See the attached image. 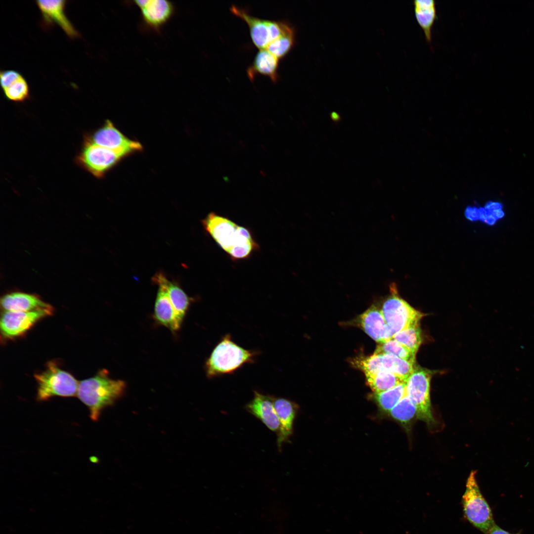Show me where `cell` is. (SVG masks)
I'll list each match as a JSON object with an SVG mask.
<instances>
[{
	"instance_id": "cell-1",
	"label": "cell",
	"mask_w": 534,
	"mask_h": 534,
	"mask_svg": "<svg viewBox=\"0 0 534 534\" xmlns=\"http://www.w3.org/2000/svg\"><path fill=\"white\" fill-rule=\"evenodd\" d=\"M202 223L217 244L234 261L249 258L259 249L249 228L227 217L211 212Z\"/></svg>"
},
{
	"instance_id": "cell-2",
	"label": "cell",
	"mask_w": 534,
	"mask_h": 534,
	"mask_svg": "<svg viewBox=\"0 0 534 534\" xmlns=\"http://www.w3.org/2000/svg\"><path fill=\"white\" fill-rule=\"evenodd\" d=\"M125 382L109 377L105 369L79 383L77 396L89 408L90 419L97 421L102 411L112 405L124 394Z\"/></svg>"
},
{
	"instance_id": "cell-3",
	"label": "cell",
	"mask_w": 534,
	"mask_h": 534,
	"mask_svg": "<svg viewBox=\"0 0 534 534\" xmlns=\"http://www.w3.org/2000/svg\"><path fill=\"white\" fill-rule=\"evenodd\" d=\"M258 352L243 348L235 343L229 334L223 336L205 362L209 378L233 373L246 364L254 362Z\"/></svg>"
},
{
	"instance_id": "cell-4",
	"label": "cell",
	"mask_w": 534,
	"mask_h": 534,
	"mask_svg": "<svg viewBox=\"0 0 534 534\" xmlns=\"http://www.w3.org/2000/svg\"><path fill=\"white\" fill-rule=\"evenodd\" d=\"M37 400L45 401L54 397H72L77 396L79 383L69 372L62 369L53 361L47 362L45 369L36 373Z\"/></svg>"
},
{
	"instance_id": "cell-5",
	"label": "cell",
	"mask_w": 534,
	"mask_h": 534,
	"mask_svg": "<svg viewBox=\"0 0 534 534\" xmlns=\"http://www.w3.org/2000/svg\"><path fill=\"white\" fill-rule=\"evenodd\" d=\"M462 504L467 520L484 534H488L495 524L491 509L478 485L476 471H472L467 478Z\"/></svg>"
},
{
	"instance_id": "cell-6",
	"label": "cell",
	"mask_w": 534,
	"mask_h": 534,
	"mask_svg": "<svg viewBox=\"0 0 534 534\" xmlns=\"http://www.w3.org/2000/svg\"><path fill=\"white\" fill-rule=\"evenodd\" d=\"M230 12L247 24L251 40L259 48L265 49L274 40L293 28L288 22L259 18L251 15L246 9L235 5L229 8Z\"/></svg>"
},
{
	"instance_id": "cell-7",
	"label": "cell",
	"mask_w": 534,
	"mask_h": 534,
	"mask_svg": "<svg viewBox=\"0 0 534 534\" xmlns=\"http://www.w3.org/2000/svg\"><path fill=\"white\" fill-rule=\"evenodd\" d=\"M126 156L123 153L84 142L75 162L93 177L101 178Z\"/></svg>"
},
{
	"instance_id": "cell-8",
	"label": "cell",
	"mask_w": 534,
	"mask_h": 534,
	"mask_svg": "<svg viewBox=\"0 0 534 534\" xmlns=\"http://www.w3.org/2000/svg\"><path fill=\"white\" fill-rule=\"evenodd\" d=\"M431 372L415 367L406 381V395L416 405L417 416L428 424L434 423L431 409L430 387Z\"/></svg>"
},
{
	"instance_id": "cell-9",
	"label": "cell",
	"mask_w": 534,
	"mask_h": 534,
	"mask_svg": "<svg viewBox=\"0 0 534 534\" xmlns=\"http://www.w3.org/2000/svg\"><path fill=\"white\" fill-rule=\"evenodd\" d=\"M391 295L385 301L381 312L386 324L395 334L419 324L424 314L417 311L397 295L392 287Z\"/></svg>"
},
{
	"instance_id": "cell-10",
	"label": "cell",
	"mask_w": 534,
	"mask_h": 534,
	"mask_svg": "<svg viewBox=\"0 0 534 534\" xmlns=\"http://www.w3.org/2000/svg\"><path fill=\"white\" fill-rule=\"evenodd\" d=\"M84 138V142L120 152L127 156L143 150L140 142L128 138L109 120L92 133L86 134Z\"/></svg>"
},
{
	"instance_id": "cell-11",
	"label": "cell",
	"mask_w": 534,
	"mask_h": 534,
	"mask_svg": "<svg viewBox=\"0 0 534 534\" xmlns=\"http://www.w3.org/2000/svg\"><path fill=\"white\" fill-rule=\"evenodd\" d=\"M53 308L30 312L4 311L0 318V332L5 339H13L24 335L37 322L51 315Z\"/></svg>"
},
{
	"instance_id": "cell-12",
	"label": "cell",
	"mask_w": 534,
	"mask_h": 534,
	"mask_svg": "<svg viewBox=\"0 0 534 534\" xmlns=\"http://www.w3.org/2000/svg\"><path fill=\"white\" fill-rule=\"evenodd\" d=\"M134 2L140 9L144 22L154 30L161 28L174 13V5L168 0H137Z\"/></svg>"
},
{
	"instance_id": "cell-13",
	"label": "cell",
	"mask_w": 534,
	"mask_h": 534,
	"mask_svg": "<svg viewBox=\"0 0 534 534\" xmlns=\"http://www.w3.org/2000/svg\"><path fill=\"white\" fill-rule=\"evenodd\" d=\"M272 397L254 391L253 399L246 405L245 408L268 429L277 434L280 423L274 408Z\"/></svg>"
},
{
	"instance_id": "cell-14",
	"label": "cell",
	"mask_w": 534,
	"mask_h": 534,
	"mask_svg": "<svg viewBox=\"0 0 534 534\" xmlns=\"http://www.w3.org/2000/svg\"><path fill=\"white\" fill-rule=\"evenodd\" d=\"M36 2L44 22L47 24L55 22L71 38L79 37L78 31L65 14L66 0H38Z\"/></svg>"
},
{
	"instance_id": "cell-15",
	"label": "cell",
	"mask_w": 534,
	"mask_h": 534,
	"mask_svg": "<svg viewBox=\"0 0 534 534\" xmlns=\"http://www.w3.org/2000/svg\"><path fill=\"white\" fill-rule=\"evenodd\" d=\"M152 279L156 284L167 291L178 321L181 325L189 307L191 298L177 282L169 280L162 272L156 273Z\"/></svg>"
},
{
	"instance_id": "cell-16",
	"label": "cell",
	"mask_w": 534,
	"mask_h": 534,
	"mask_svg": "<svg viewBox=\"0 0 534 534\" xmlns=\"http://www.w3.org/2000/svg\"><path fill=\"white\" fill-rule=\"evenodd\" d=\"M273 404L278 416L280 428L277 434V445L279 450L282 444L292 434L293 424L296 415V406L291 400L283 398L272 397Z\"/></svg>"
},
{
	"instance_id": "cell-17",
	"label": "cell",
	"mask_w": 534,
	"mask_h": 534,
	"mask_svg": "<svg viewBox=\"0 0 534 534\" xmlns=\"http://www.w3.org/2000/svg\"><path fill=\"white\" fill-rule=\"evenodd\" d=\"M0 305L4 311L30 312L52 308L35 295L13 292L3 296Z\"/></svg>"
},
{
	"instance_id": "cell-18",
	"label": "cell",
	"mask_w": 534,
	"mask_h": 534,
	"mask_svg": "<svg viewBox=\"0 0 534 534\" xmlns=\"http://www.w3.org/2000/svg\"><path fill=\"white\" fill-rule=\"evenodd\" d=\"M279 59L266 49H260L256 54L252 63L246 72L250 81H253L257 75L269 78L276 83L278 79V69Z\"/></svg>"
},
{
	"instance_id": "cell-19",
	"label": "cell",
	"mask_w": 534,
	"mask_h": 534,
	"mask_svg": "<svg viewBox=\"0 0 534 534\" xmlns=\"http://www.w3.org/2000/svg\"><path fill=\"white\" fill-rule=\"evenodd\" d=\"M154 317L157 322L172 332L178 330L181 324L178 321L175 309L166 289L159 286L155 303Z\"/></svg>"
},
{
	"instance_id": "cell-20",
	"label": "cell",
	"mask_w": 534,
	"mask_h": 534,
	"mask_svg": "<svg viewBox=\"0 0 534 534\" xmlns=\"http://www.w3.org/2000/svg\"><path fill=\"white\" fill-rule=\"evenodd\" d=\"M359 322L370 337L379 343L382 342L387 324L381 310L372 306L360 316Z\"/></svg>"
},
{
	"instance_id": "cell-21",
	"label": "cell",
	"mask_w": 534,
	"mask_h": 534,
	"mask_svg": "<svg viewBox=\"0 0 534 534\" xmlns=\"http://www.w3.org/2000/svg\"><path fill=\"white\" fill-rule=\"evenodd\" d=\"M414 9L416 20L422 29L426 40H432V29L437 16L435 1L415 0Z\"/></svg>"
},
{
	"instance_id": "cell-22",
	"label": "cell",
	"mask_w": 534,
	"mask_h": 534,
	"mask_svg": "<svg viewBox=\"0 0 534 534\" xmlns=\"http://www.w3.org/2000/svg\"><path fill=\"white\" fill-rule=\"evenodd\" d=\"M379 355L382 370L393 372L406 381L414 369V362L391 354Z\"/></svg>"
},
{
	"instance_id": "cell-23",
	"label": "cell",
	"mask_w": 534,
	"mask_h": 534,
	"mask_svg": "<svg viewBox=\"0 0 534 534\" xmlns=\"http://www.w3.org/2000/svg\"><path fill=\"white\" fill-rule=\"evenodd\" d=\"M367 383L374 393H379L406 382L396 374L382 370L375 374L366 377Z\"/></svg>"
},
{
	"instance_id": "cell-24",
	"label": "cell",
	"mask_w": 534,
	"mask_h": 534,
	"mask_svg": "<svg viewBox=\"0 0 534 534\" xmlns=\"http://www.w3.org/2000/svg\"><path fill=\"white\" fill-rule=\"evenodd\" d=\"M405 395L406 382H404L386 391L375 393L374 396L380 408L389 412Z\"/></svg>"
},
{
	"instance_id": "cell-25",
	"label": "cell",
	"mask_w": 534,
	"mask_h": 534,
	"mask_svg": "<svg viewBox=\"0 0 534 534\" xmlns=\"http://www.w3.org/2000/svg\"><path fill=\"white\" fill-rule=\"evenodd\" d=\"M416 355L422 343L421 331L419 324L396 333L393 337Z\"/></svg>"
},
{
	"instance_id": "cell-26",
	"label": "cell",
	"mask_w": 534,
	"mask_h": 534,
	"mask_svg": "<svg viewBox=\"0 0 534 534\" xmlns=\"http://www.w3.org/2000/svg\"><path fill=\"white\" fill-rule=\"evenodd\" d=\"M374 354H391L401 359L414 363L416 356L406 347L393 338L384 342L379 343Z\"/></svg>"
},
{
	"instance_id": "cell-27",
	"label": "cell",
	"mask_w": 534,
	"mask_h": 534,
	"mask_svg": "<svg viewBox=\"0 0 534 534\" xmlns=\"http://www.w3.org/2000/svg\"><path fill=\"white\" fill-rule=\"evenodd\" d=\"M295 36V29L293 28L270 43L265 49L280 60L284 58L294 46Z\"/></svg>"
},
{
	"instance_id": "cell-28",
	"label": "cell",
	"mask_w": 534,
	"mask_h": 534,
	"mask_svg": "<svg viewBox=\"0 0 534 534\" xmlns=\"http://www.w3.org/2000/svg\"><path fill=\"white\" fill-rule=\"evenodd\" d=\"M389 413L395 419L407 424L417 415V409L413 401L405 395Z\"/></svg>"
},
{
	"instance_id": "cell-29",
	"label": "cell",
	"mask_w": 534,
	"mask_h": 534,
	"mask_svg": "<svg viewBox=\"0 0 534 534\" xmlns=\"http://www.w3.org/2000/svg\"><path fill=\"white\" fill-rule=\"evenodd\" d=\"M3 90L5 97L14 102H23L29 96L28 84L22 76Z\"/></svg>"
},
{
	"instance_id": "cell-30",
	"label": "cell",
	"mask_w": 534,
	"mask_h": 534,
	"mask_svg": "<svg viewBox=\"0 0 534 534\" xmlns=\"http://www.w3.org/2000/svg\"><path fill=\"white\" fill-rule=\"evenodd\" d=\"M21 76L22 75L15 70H7L1 71L0 73V82L2 89L9 86Z\"/></svg>"
},
{
	"instance_id": "cell-31",
	"label": "cell",
	"mask_w": 534,
	"mask_h": 534,
	"mask_svg": "<svg viewBox=\"0 0 534 534\" xmlns=\"http://www.w3.org/2000/svg\"><path fill=\"white\" fill-rule=\"evenodd\" d=\"M465 214L468 220L472 221L478 220L480 218L479 210L476 207H468Z\"/></svg>"
},
{
	"instance_id": "cell-32",
	"label": "cell",
	"mask_w": 534,
	"mask_h": 534,
	"mask_svg": "<svg viewBox=\"0 0 534 534\" xmlns=\"http://www.w3.org/2000/svg\"><path fill=\"white\" fill-rule=\"evenodd\" d=\"M485 209L488 212H490L497 210L502 209V205L498 202H489L486 205Z\"/></svg>"
},
{
	"instance_id": "cell-33",
	"label": "cell",
	"mask_w": 534,
	"mask_h": 534,
	"mask_svg": "<svg viewBox=\"0 0 534 534\" xmlns=\"http://www.w3.org/2000/svg\"><path fill=\"white\" fill-rule=\"evenodd\" d=\"M488 534H520L519 533L512 534L500 528L496 524L491 529Z\"/></svg>"
},
{
	"instance_id": "cell-34",
	"label": "cell",
	"mask_w": 534,
	"mask_h": 534,
	"mask_svg": "<svg viewBox=\"0 0 534 534\" xmlns=\"http://www.w3.org/2000/svg\"><path fill=\"white\" fill-rule=\"evenodd\" d=\"M490 213H491L492 214V215L497 220L498 219L502 218L504 215V213L503 211L502 210V209L497 210H495V211H492V212H490Z\"/></svg>"
},
{
	"instance_id": "cell-35",
	"label": "cell",
	"mask_w": 534,
	"mask_h": 534,
	"mask_svg": "<svg viewBox=\"0 0 534 534\" xmlns=\"http://www.w3.org/2000/svg\"><path fill=\"white\" fill-rule=\"evenodd\" d=\"M331 116L332 119L333 120H335V121H337L338 120H339V116L336 113H335V112L332 113Z\"/></svg>"
}]
</instances>
